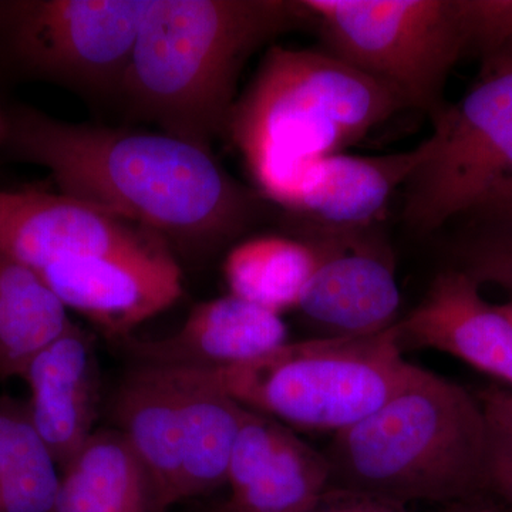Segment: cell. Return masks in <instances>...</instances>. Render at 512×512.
<instances>
[{"mask_svg": "<svg viewBox=\"0 0 512 512\" xmlns=\"http://www.w3.org/2000/svg\"><path fill=\"white\" fill-rule=\"evenodd\" d=\"M5 150L49 171L60 194L197 251L228 244L262 211L259 195L231 177L211 148L164 131L23 110L9 117Z\"/></svg>", "mask_w": 512, "mask_h": 512, "instance_id": "1", "label": "cell"}, {"mask_svg": "<svg viewBox=\"0 0 512 512\" xmlns=\"http://www.w3.org/2000/svg\"><path fill=\"white\" fill-rule=\"evenodd\" d=\"M301 28H312L302 0H151L120 94L164 133L211 148L249 57Z\"/></svg>", "mask_w": 512, "mask_h": 512, "instance_id": "2", "label": "cell"}, {"mask_svg": "<svg viewBox=\"0 0 512 512\" xmlns=\"http://www.w3.org/2000/svg\"><path fill=\"white\" fill-rule=\"evenodd\" d=\"M490 423L460 384L414 366L365 419L333 434L330 487L399 505L463 504L485 491Z\"/></svg>", "mask_w": 512, "mask_h": 512, "instance_id": "3", "label": "cell"}, {"mask_svg": "<svg viewBox=\"0 0 512 512\" xmlns=\"http://www.w3.org/2000/svg\"><path fill=\"white\" fill-rule=\"evenodd\" d=\"M403 109L394 90L328 52L272 46L235 101L227 136L259 192L286 211L309 164Z\"/></svg>", "mask_w": 512, "mask_h": 512, "instance_id": "4", "label": "cell"}, {"mask_svg": "<svg viewBox=\"0 0 512 512\" xmlns=\"http://www.w3.org/2000/svg\"><path fill=\"white\" fill-rule=\"evenodd\" d=\"M396 325L377 335L286 342L202 373L245 409L292 430L336 434L375 412L409 376Z\"/></svg>", "mask_w": 512, "mask_h": 512, "instance_id": "5", "label": "cell"}, {"mask_svg": "<svg viewBox=\"0 0 512 512\" xmlns=\"http://www.w3.org/2000/svg\"><path fill=\"white\" fill-rule=\"evenodd\" d=\"M325 52L437 120L451 70L474 53L468 0H302Z\"/></svg>", "mask_w": 512, "mask_h": 512, "instance_id": "6", "label": "cell"}, {"mask_svg": "<svg viewBox=\"0 0 512 512\" xmlns=\"http://www.w3.org/2000/svg\"><path fill=\"white\" fill-rule=\"evenodd\" d=\"M436 153L407 183L404 217L433 231L512 180V56L483 59L478 82L434 120Z\"/></svg>", "mask_w": 512, "mask_h": 512, "instance_id": "7", "label": "cell"}, {"mask_svg": "<svg viewBox=\"0 0 512 512\" xmlns=\"http://www.w3.org/2000/svg\"><path fill=\"white\" fill-rule=\"evenodd\" d=\"M151 0L19 3L16 53L29 67L89 94L120 93Z\"/></svg>", "mask_w": 512, "mask_h": 512, "instance_id": "8", "label": "cell"}, {"mask_svg": "<svg viewBox=\"0 0 512 512\" xmlns=\"http://www.w3.org/2000/svg\"><path fill=\"white\" fill-rule=\"evenodd\" d=\"M308 241L318 247L319 261L296 311L320 338L377 335L399 322L393 254L373 229Z\"/></svg>", "mask_w": 512, "mask_h": 512, "instance_id": "9", "label": "cell"}, {"mask_svg": "<svg viewBox=\"0 0 512 512\" xmlns=\"http://www.w3.org/2000/svg\"><path fill=\"white\" fill-rule=\"evenodd\" d=\"M39 274L67 309L113 339L130 338L138 325L171 308L183 295L180 266L165 244L67 259Z\"/></svg>", "mask_w": 512, "mask_h": 512, "instance_id": "10", "label": "cell"}, {"mask_svg": "<svg viewBox=\"0 0 512 512\" xmlns=\"http://www.w3.org/2000/svg\"><path fill=\"white\" fill-rule=\"evenodd\" d=\"M160 244L158 235L60 192L0 190V254L37 272L67 259Z\"/></svg>", "mask_w": 512, "mask_h": 512, "instance_id": "11", "label": "cell"}, {"mask_svg": "<svg viewBox=\"0 0 512 512\" xmlns=\"http://www.w3.org/2000/svg\"><path fill=\"white\" fill-rule=\"evenodd\" d=\"M436 148L431 134L403 153L319 158L303 170L286 211L299 221L302 239L369 231L397 188L412 180Z\"/></svg>", "mask_w": 512, "mask_h": 512, "instance_id": "12", "label": "cell"}, {"mask_svg": "<svg viewBox=\"0 0 512 512\" xmlns=\"http://www.w3.org/2000/svg\"><path fill=\"white\" fill-rule=\"evenodd\" d=\"M221 512H312L330 488L325 453L271 417L249 410L242 424Z\"/></svg>", "mask_w": 512, "mask_h": 512, "instance_id": "13", "label": "cell"}, {"mask_svg": "<svg viewBox=\"0 0 512 512\" xmlns=\"http://www.w3.org/2000/svg\"><path fill=\"white\" fill-rule=\"evenodd\" d=\"M396 329L403 352L439 350L512 389V323L500 306L485 301L480 285L461 269L440 272Z\"/></svg>", "mask_w": 512, "mask_h": 512, "instance_id": "14", "label": "cell"}, {"mask_svg": "<svg viewBox=\"0 0 512 512\" xmlns=\"http://www.w3.org/2000/svg\"><path fill=\"white\" fill-rule=\"evenodd\" d=\"M288 336L281 313L229 293L195 306L167 338L123 343L137 365L217 372L272 352L289 342Z\"/></svg>", "mask_w": 512, "mask_h": 512, "instance_id": "15", "label": "cell"}, {"mask_svg": "<svg viewBox=\"0 0 512 512\" xmlns=\"http://www.w3.org/2000/svg\"><path fill=\"white\" fill-rule=\"evenodd\" d=\"M22 379L29 386L33 426L60 470L92 436L100 403L96 343L73 323L29 363Z\"/></svg>", "mask_w": 512, "mask_h": 512, "instance_id": "16", "label": "cell"}, {"mask_svg": "<svg viewBox=\"0 0 512 512\" xmlns=\"http://www.w3.org/2000/svg\"><path fill=\"white\" fill-rule=\"evenodd\" d=\"M113 412L116 429L153 478L164 510L183 501L181 420L167 370L131 369L114 396Z\"/></svg>", "mask_w": 512, "mask_h": 512, "instance_id": "17", "label": "cell"}, {"mask_svg": "<svg viewBox=\"0 0 512 512\" xmlns=\"http://www.w3.org/2000/svg\"><path fill=\"white\" fill-rule=\"evenodd\" d=\"M163 369L180 412L184 501L227 485L229 463L249 410L202 372Z\"/></svg>", "mask_w": 512, "mask_h": 512, "instance_id": "18", "label": "cell"}, {"mask_svg": "<svg viewBox=\"0 0 512 512\" xmlns=\"http://www.w3.org/2000/svg\"><path fill=\"white\" fill-rule=\"evenodd\" d=\"M53 512L167 511L126 437L117 429H100L60 470Z\"/></svg>", "mask_w": 512, "mask_h": 512, "instance_id": "19", "label": "cell"}, {"mask_svg": "<svg viewBox=\"0 0 512 512\" xmlns=\"http://www.w3.org/2000/svg\"><path fill=\"white\" fill-rule=\"evenodd\" d=\"M72 325L66 306L39 272L0 254V379L22 377Z\"/></svg>", "mask_w": 512, "mask_h": 512, "instance_id": "20", "label": "cell"}, {"mask_svg": "<svg viewBox=\"0 0 512 512\" xmlns=\"http://www.w3.org/2000/svg\"><path fill=\"white\" fill-rule=\"evenodd\" d=\"M318 261L313 241L258 237L229 251L224 276L231 295L282 315L296 309Z\"/></svg>", "mask_w": 512, "mask_h": 512, "instance_id": "21", "label": "cell"}, {"mask_svg": "<svg viewBox=\"0 0 512 512\" xmlns=\"http://www.w3.org/2000/svg\"><path fill=\"white\" fill-rule=\"evenodd\" d=\"M60 468L28 404L0 397V512H53Z\"/></svg>", "mask_w": 512, "mask_h": 512, "instance_id": "22", "label": "cell"}, {"mask_svg": "<svg viewBox=\"0 0 512 512\" xmlns=\"http://www.w3.org/2000/svg\"><path fill=\"white\" fill-rule=\"evenodd\" d=\"M456 268L478 285H494L512 295V228L481 225L456 247Z\"/></svg>", "mask_w": 512, "mask_h": 512, "instance_id": "23", "label": "cell"}, {"mask_svg": "<svg viewBox=\"0 0 512 512\" xmlns=\"http://www.w3.org/2000/svg\"><path fill=\"white\" fill-rule=\"evenodd\" d=\"M485 491L512 510V436L491 423Z\"/></svg>", "mask_w": 512, "mask_h": 512, "instance_id": "24", "label": "cell"}, {"mask_svg": "<svg viewBox=\"0 0 512 512\" xmlns=\"http://www.w3.org/2000/svg\"><path fill=\"white\" fill-rule=\"evenodd\" d=\"M470 215L481 225L512 228V180L498 185Z\"/></svg>", "mask_w": 512, "mask_h": 512, "instance_id": "25", "label": "cell"}, {"mask_svg": "<svg viewBox=\"0 0 512 512\" xmlns=\"http://www.w3.org/2000/svg\"><path fill=\"white\" fill-rule=\"evenodd\" d=\"M483 406L485 416L497 429L512 436V389L511 387L490 386L476 394Z\"/></svg>", "mask_w": 512, "mask_h": 512, "instance_id": "26", "label": "cell"}, {"mask_svg": "<svg viewBox=\"0 0 512 512\" xmlns=\"http://www.w3.org/2000/svg\"><path fill=\"white\" fill-rule=\"evenodd\" d=\"M312 512H404L394 505L379 503V501L365 500L357 498L355 503L333 505V507L323 508L320 505Z\"/></svg>", "mask_w": 512, "mask_h": 512, "instance_id": "27", "label": "cell"}, {"mask_svg": "<svg viewBox=\"0 0 512 512\" xmlns=\"http://www.w3.org/2000/svg\"><path fill=\"white\" fill-rule=\"evenodd\" d=\"M451 512H503L497 505L483 501L481 498L477 500L467 501V503L457 504L456 510Z\"/></svg>", "mask_w": 512, "mask_h": 512, "instance_id": "28", "label": "cell"}, {"mask_svg": "<svg viewBox=\"0 0 512 512\" xmlns=\"http://www.w3.org/2000/svg\"><path fill=\"white\" fill-rule=\"evenodd\" d=\"M9 133V117L0 111V151L5 150Z\"/></svg>", "mask_w": 512, "mask_h": 512, "instance_id": "29", "label": "cell"}, {"mask_svg": "<svg viewBox=\"0 0 512 512\" xmlns=\"http://www.w3.org/2000/svg\"><path fill=\"white\" fill-rule=\"evenodd\" d=\"M498 50H501V52L507 53V55L512 56V39L508 40V42L505 43V45L503 47H500V49ZM495 52H497V50H495Z\"/></svg>", "mask_w": 512, "mask_h": 512, "instance_id": "30", "label": "cell"}]
</instances>
